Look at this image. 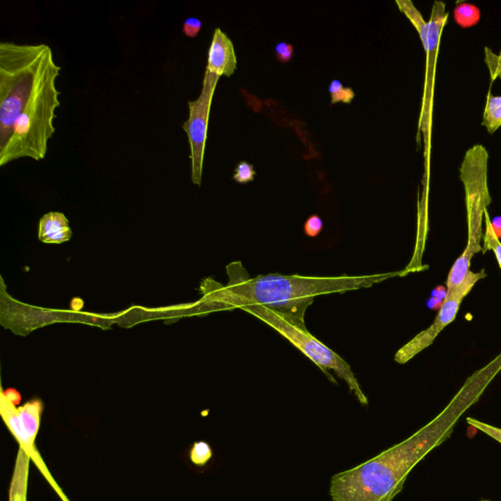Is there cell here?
<instances>
[{"mask_svg": "<svg viewBox=\"0 0 501 501\" xmlns=\"http://www.w3.org/2000/svg\"><path fill=\"white\" fill-rule=\"evenodd\" d=\"M481 501H490V500H481Z\"/></svg>", "mask_w": 501, "mask_h": 501, "instance_id": "d4e9b609", "label": "cell"}, {"mask_svg": "<svg viewBox=\"0 0 501 501\" xmlns=\"http://www.w3.org/2000/svg\"><path fill=\"white\" fill-rule=\"evenodd\" d=\"M226 271L230 277L226 286L213 279L203 281V297L196 307L199 314L264 306L305 322L306 310L315 297L370 288L374 284L403 276L401 272L341 277L268 274L252 278L241 261L228 264Z\"/></svg>", "mask_w": 501, "mask_h": 501, "instance_id": "6da1fadb", "label": "cell"}, {"mask_svg": "<svg viewBox=\"0 0 501 501\" xmlns=\"http://www.w3.org/2000/svg\"><path fill=\"white\" fill-rule=\"evenodd\" d=\"M202 29V22L195 17L187 18L183 24V34L190 39H195Z\"/></svg>", "mask_w": 501, "mask_h": 501, "instance_id": "7402d4cb", "label": "cell"}, {"mask_svg": "<svg viewBox=\"0 0 501 501\" xmlns=\"http://www.w3.org/2000/svg\"><path fill=\"white\" fill-rule=\"evenodd\" d=\"M256 170L253 165L248 162H240L234 170L233 179L240 184L253 182L256 177Z\"/></svg>", "mask_w": 501, "mask_h": 501, "instance_id": "d6986e66", "label": "cell"}, {"mask_svg": "<svg viewBox=\"0 0 501 501\" xmlns=\"http://www.w3.org/2000/svg\"><path fill=\"white\" fill-rule=\"evenodd\" d=\"M294 47L293 45L287 42H281L276 47V59L281 63H288L293 58Z\"/></svg>", "mask_w": 501, "mask_h": 501, "instance_id": "603a6c76", "label": "cell"}, {"mask_svg": "<svg viewBox=\"0 0 501 501\" xmlns=\"http://www.w3.org/2000/svg\"><path fill=\"white\" fill-rule=\"evenodd\" d=\"M237 68V58L233 43L220 29L215 30L212 43L208 54V64L206 71L221 77H231Z\"/></svg>", "mask_w": 501, "mask_h": 501, "instance_id": "8fae6325", "label": "cell"}, {"mask_svg": "<svg viewBox=\"0 0 501 501\" xmlns=\"http://www.w3.org/2000/svg\"><path fill=\"white\" fill-rule=\"evenodd\" d=\"M483 126H485L488 134H495L501 126V98L488 95L485 103Z\"/></svg>", "mask_w": 501, "mask_h": 501, "instance_id": "5bb4252c", "label": "cell"}, {"mask_svg": "<svg viewBox=\"0 0 501 501\" xmlns=\"http://www.w3.org/2000/svg\"><path fill=\"white\" fill-rule=\"evenodd\" d=\"M212 449H211L207 442H195L191 449V454H190V459H191L194 464L198 465V466H204L205 464H207L208 460L212 459Z\"/></svg>", "mask_w": 501, "mask_h": 501, "instance_id": "ac0fdd59", "label": "cell"}, {"mask_svg": "<svg viewBox=\"0 0 501 501\" xmlns=\"http://www.w3.org/2000/svg\"><path fill=\"white\" fill-rule=\"evenodd\" d=\"M220 77L206 71L203 88L199 98L188 101L189 118L182 126L187 132L191 149V180L193 184L200 187L202 183L203 164L206 141H207L208 118L212 106L213 94Z\"/></svg>", "mask_w": 501, "mask_h": 501, "instance_id": "9c48e42d", "label": "cell"}, {"mask_svg": "<svg viewBox=\"0 0 501 501\" xmlns=\"http://www.w3.org/2000/svg\"><path fill=\"white\" fill-rule=\"evenodd\" d=\"M488 153L483 145L467 150L460 169V179L465 190L468 241L466 248L450 269L447 281V293L459 286L470 271L472 259L483 251V220L492 202L488 185Z\"/></svg>", "mask_w": 501, "mask_h": 501, "instance_id": "5b68a950", "label": "cell"}, {"mask_svg": "<svg viewBox=\"0 0 501 501\" xmlns=\"http://www.w3.org/2000/svg\"><path fill=\"white\" fill-rule=\"evenodd\" d=\"M242 310L255 315L261 322L281 333L297 350H301L306 357L314 361L327 376L329 381L337 384L334 376L329 372L330 370L334 371L348 384L350 391L355 393L360 403L363 406H367L368 399L361 390L350 366L340 355L310 334L307 330L305 322L264 306H249L243 307Z\"/></svg>", "mask_w": 501, "mask_h": 501, "instance_id": "8992f818", "label": "cell"}, {"mask_svg": "<svg viewBox=\"0 0 501 501\" xmlns=\"http://www.w3.org/2000/svg\"><path fill=\"white\" fill-rule=\"evenodd\" d=\"M467 423L470 426L474 427L475 429L482 431L483 433L487 434L488 436L493 437V440L500 442L501 444V429L497 428V427L490 426V425L483 423L477 419L470 418L468 417L466 419Z\"/></svg>", "mask_w": 501, "mask_h": 501, "instance_id": "ffe728a7", "label": "cell"}, {"mask_svg": "<svg viewBox=\"0 0 501 501\" xmlns=\"http://www.w3.org/2000/svg\"><path fill=\"white\" fill-rule=\"evenodd\" d=\"M328 90L331 95V104H350L355 98V91L350 88H345L339 80H333Z\"/></svg>", "mask_w": 501, "mask_h": 501, "instance_id": "e0dca14e", "label": "cell"}, {"mask_svg": "<svg viewBox=\"0 0 501 501\" xmlns=\"http://www.w3.org/2000/svg\"><path fill=\"white\" fill-rule=\"evenodd\" d=\"M485 232L484 234V247H483V253L488 251H493L497 257L498 266L501 269V242L500 238L495 234L492 225V220L488 216V210L485 213Z\"/></svg>", "mask_w": 501, "mask_h": 501, "instance_id": "2e32d148", "label": "cell"}, {"mask_svg": "<svg viewBox=\"0 0 501 501\" xmlns=\"http://www.w3.org/2000/svg\"><path fill=\"white\" fill-rule=\"evenodd\" d=\"M485 276L487 274H485L484 269L480 272L468 271L461 283L455 287L452 291L447 293L433 324L424 331L417 334L413 339L409 341L408 344L404 345L396 352V363H398L399 365H406L419 353L423 352L425 348L433 344L440 333L456 319L463 300L472 291L476 283L481 279L485 278Z\"/></svg>", "mask_w": 501, "mask_h": 501, "instance_id": "ba28073f", "label": "cell"}, {"mask_svg": "<svg viewBox=\"0 0 501 501\" xmlns=\"http://www.w3.org/2000/svg\"><path fill=\"white\" fill-rule=\"evenodd\" d=\"M492 225L493 230L495 231V234L498 238L501 237V218H495V220H492Z\"/></svg>", "mask_w": 501, "mask_h": 501, "instance_id": "cb8c5ba5", "label": "cell"}, {"mask_svg": "<svg viewBox=\"0 0 501 501\" xmlns=\"http://www.w3.org/2000/svg\"><path fill=\"white\" fill-rule=\"evenodd\" d=\"M72 237L69 220L64 213H48L40 220L39 239L43 243L60 244L67 242Z\"/></svg>", "mask_w": 501, "mask_h": 501, "instance_id": "7c38bea8", "label": "cell"}, {"mask_svg": "<svg viewBox=\"0 0 501 501\" xmlns=\"http://www.w3.org/2000/svg\"><path fill=\"white\" fill-rule=\"evenodd\" d=\"M449 13L447 12L446 4L436 1L432 9L431 19L429 23L428 48L426 50V77L420 119H419V132L423 134L425 174L423 177V196L425 200H428L430 163H431L432 148V119H433V102L435 75L437 55H439L440 42L442 30L447 24Z\"/></svg>", "mask_w": 501, "mask_h": 501, "instance_id": "52a82bcc", "label": "cell"}, {"mask_svg": "<svg viewBox=\"0 0 501 501\" xmlns=\"http://www.w3.org/2000/svg\"><path fill=\"white\" fill-rule=\"evenodd\" d=\"M396 4L398 5L399 10L408 18L409 21L418 32L422 45L426 52L427 48H428L429 23L425 21L420 12L409 0H396Z\"/></svg>", "mask_w": 501, "mask_h": 501, "instance_id": "4fadbf2b", "label": "cell"}, {"mask_svg": "<svg viewBox=\"0 0 501 501\" xmlns=\"http://www.w3.org/2000/svg\"><path fill=\"white\" fill-rule=\"evenodd\" d=\"M323 230V221L317 215L310 216L304 225L305 234L309 237H317Z\"/></svg>", "mask_w": 501, "mask_h": 501, "instance_id": "44dd1931", "label": "cell"}, {"mask_svg": "<svg viewBox=\"0 0 501 501\" xmlns=\"http://www.w3.org/2000/svg\"><path fill=\"white\" fill-rule=\"evenodd\" d=\"M61 67L56 64L52 48L40 68L34 93L18 117L8 145L0 152V167L30 158L42 161L47 156L48 142L55 134L56 110L60 107V91L56 86Z\"/></svg>", "mask_w": 501, "mask_h": 501, "instance_id": "3957f363", "label": "cell"}, {"mask_svg": "<svg viewBox=\"0 0 501 501\" xmlns=\"http://www.w3.org/2000/svg\"><path fill=\"white\" fill-rule=\"evenodd\" d=\"M49 47L0 43V152L8 145L15 122L34 93Z\"/></svg>", "mask_w": 501, "mask_h": 501, "instance_id": "277c9868", "label": "cell"}, {"mask_svg": "<svg viewBox=\"0 0 501 501\" xmlns=\"http://www.w3.org/2000/svg\"><path fill=\"white\" fill-rule=\"evenodd\" d=\"M2 408L5 420L18 439L25 444H33L39 431L42 411V401L34 399L16 409L14 404L2 395Z\"/></svg>", "mask_w": 501, "mask_h": 501, "instance_id": "30bf717a", "label": "cell"}, {"mask_svg": "<svg viewBox=\"0 0 501 501\" xmlns=\"http://www.w3.org/2000/svg\"><path fill=\"white\" fill-rule=\"evenodd\" d=\"M479 396L459 395L449 406L408 439L353 469L333 476L332 501H393L411 470L454 433L462 414Z\"/></svg>", "mask_w": 501, "mask_h": 501, "instance_id": "7a4b0ae2", "label": "cell"}, {"mask_svg": "<svg viewBox=\"0 0 501 501\" xmlns=\"http://www.w3.org/2000/svg\"><path fill=\"white\" fill-rule=\"evenodd\" d=\"M454 20L459 27L470 28L475 26L479 22L480 10L475 5L461 2L456 5L454 11Z\"/></svg>", "mask_w": 501, "mask_h": 501, "instance_id": "9a60e30c", "label": "cell"}]
</instances>
